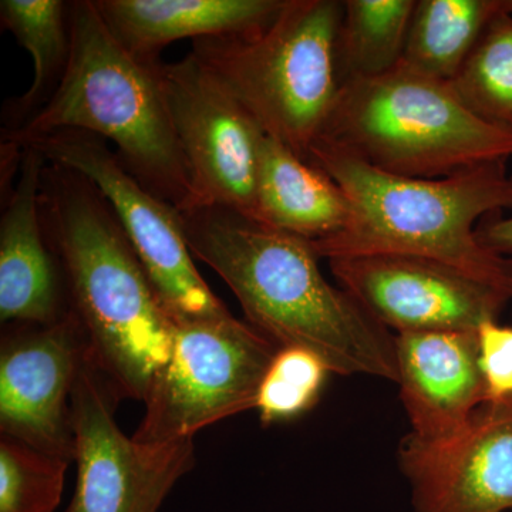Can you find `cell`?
Returning <instances> with one entry per match:
<instances>
[{
	"mask_svg": "<svg viewBox=\"0 0 512 512\" xmlns=\"http://www.w3.org/2000/svg\"><path fill=\"white\" fill-rule=\"evenodd\" d=\"M178 214L191 254L224 279L249 325L276 348L309 350L330 373L397 383L393 333L330 284L311 242L231 208Z\"/></svg>",
	"mask_w": 512,
	"mask_h": 512,
	"instance_id": "obj_1",
	"label": "cell"
},
{
	"mask_svg": "<svg viewBox=\"0 0 512 512\" xmlns=\"http://www.w3.org/2000/svg\"><path fill=\"white\" fill-rule=\"evenodd\" d=\"M40 210L90 357L121 399H146L173 345L174 322L107 198L84 175L47 161Z\"/></svg>",
	"mask_w": 512,
	"mask_h": 512,
	"instance_id": "obj_2",
	"label": "cell"
},
{
	"mask_svg": "<svg viewBox=\"0 0 512 512\" xmlns=\"http://www.w3.org/2000/svg\"><path fill=\"white\" fill-rule=\"evenodd\" d=\"M309 163L348 195L352 218L333 237L311 242L319 258L396 254L433 259L466 272L512 299V259L481 244V218L512 210L507 161L437 180L384 173L319 138Z\"/></svg>",
	"mask_w": 512,
	"mask_h": 512,
	"instance_id": "obj_3",
	"label": "cell"
},
{
	"mask_svg": "<svg viewBox=\"0 0 512 512\" xmlns=\"http://www.w3.org/2000/svg\"><path fill=\"white\" fill-rule=\"evenodd\" d=\"M72 52L49 100L10 131L23 144L57 131L94 134L116 147L124 168L177 211L191 200V181L175 136L158 64L130 55L103 22L93 0L70 2Z\"/></svg>",
	"mask_w": 512,
	"mask_h": 512,
	"instance_id": "obj_4",
	"label": "cell"
},
{
	"mask_svg": "<svg viewBox=\"0 0 512 512\" xmlns=\"http://www.w3.org/2000/svg\"><path fill=\"white\" fill-rule=\"evenodd\" d=\"M343 2L286 0L271 22L192 40L190 55L266 136L309 161L340 90Z\"/></svg>",
	"mask_w": 512,
	"mask_h": 512,
	"instance_id": "obj_5",
	"label": "cell"
},
{
	"mask_svg": "<svg viewBox=\"0 0 512 512\" xmlns=\"http://www.w3.org/2000/svg\"><path fill=\"white\" fill-rule=\"evenodd\" d=\"M319 138L384 173L423 180L512 157V134L474 116L450 84L404 63L340 84Z\"/></svg>",
	"mask_w": 512,
	"mask_h": 512,
	"instance_id": "obj_6",
	"label": "cell"
},
{
	"mask_svg": "<svg viewBox=\"0 0 512 512\" xmlns=\"http://www.w3.org/2000/svg\"><path fill=\"white\" fill-rule=\"evenodd\" d=\"M275 343L234 316L174 322L168 359L151 380L133 439L168 444L255 409Z\"/></svg>",
	"mask_w": 512,
	"mask_h": 512,
	"instance_id": "obj_7",
	"label": "cell"
},
{
	"mask_svg": "<svg viewBox=\"0 0 512 512\" xmlns=\"http://www.w3.org/2000/svg\"><path fill=\"white\" fill-rule=\"evenodd\" d=\"M19 146L37 148L49 163L76 171L99 188L173 322L231 315L192 261L178 211L138 183L103 138L64 130Z\"/></svg>",
	"mask_w": 512,
	"mask_h": 512,
	"instance_id": "obj_8",
	"label": "cell"
},
{
	"mask_svg": "<svg viewBox=\"0 0 512 512\" xmlns=\"http://www.w3.org/2000/svg\"><path fill=\"white\" fill-rule=\"evenodd\" d=\"M120 397L92 357L72 394L77 483L66 512H158L195 464L194 441L138 443L114 420Z\"/></svg>",
	"mask_w": 512,
	"mask_h": 512,
	"instance_id": "obj_9",
	"label": "cell"
},
{
	"mask_svg": "<svg viewBox=\"0 0 512 512\" xmlns=\"http://www.w3.org/2000/svg\"><path fill=\"white\" fill-rule=\"evenodd\" d=\"M158 76L191 181L183 211L231 208L259 221L256 173L264 136L192 55L160 62Z\"/></svg>",
	"mask_w": 512,
	"mask_h": 512,
	"instance_id": "obj_10",
	"label": "cell"
},
{
	"mask_svg": "<svg viewBox=\"0 0 512 512\" xmlns=\"http://www.w3.org/2000/svg\"><path fill=\"white\" fill-rule=\"evenodd\" d=\"M340 288L396 333L478 330L512 299L460 269L412 255L329 259Z\"/></svg>",
	"mask_w": 512,
	"mask_h": 512,
	"instance_id": "obj_11",
	"label": "cell"
},
{
	"mask_svg": "<svg viewBox=\"0 0 512 512\" xmlns=\"http://www.w3.org/2000/svg\"><path fill=\"white\" fill-rule=\"evenodd\" d=\"M0 352V433L72 461V394L89 355L76 313L50 325H19Z\"/></svg>",
	"mask_w": 512,
	"mask_h": 512,
	"instance_id": "obj_12",
	"label": "cell"
},
{
	"mask_svg": "<svg viewBox=\"0 0 512 512\" xmlns=\"http://www.w3.org/2000/svg\"><path fill=\"white\" fill-rule=\"evenodd\" d=\"M399 463L417 512L512 510V397L481 404L466 430L439 446L406 437Z\"/></svg>",
	"mask_w": 512,
	"mask_h": 512,
	"instance_id": "obj_13",
	"label": "cell"
},
{
	"mask_svg": "<svg viewBox=\"0 0 512 512\" xmlns=\"http://www.w3.org/2000/svg\"><path fill=\"white\" fill-rule=\"evenodd\" d=\"M397 383L412 431L407 439L439 446L463 433L487 392L477 330L396 333Z\"/></svg>",
	"mask_w": 512,
	"mask_h": 512,
	"instance_id": "obj_14",
	"label": "cell"
},
{
	"mask_svg": "<svg viewBox=\"0 0 512 512\" xmlns=\"http://www.w3.org/2000/svg\"><path fill=\"white\" fill-rule=\"evenodd\" d=\"M20 147L18 184L9 192L0 220V320L3 325H50L72 306L40 210L47 160L35 147Z\"/></svg>",
	"mask_w": 512,
	"mask_h": 512,
	"instance_id": "obj_15",
	"label": "cell"
},
{
	"mask_svg": "<svg viewBox=\"0 0 512 512\" xmlns=\"http://www.w3.org/2000/svg\"><path fill=\"white\" fill-rule=\"evenodd\" d=\"M286 0H93L107 28L130 55L160 62L183 39L235 35L261 28Z\"/></svg>",
	"mask_w": 512,
	"mask_h": 512,
	"instance_id": "obj_16",
	"label": "cell"
},
{
	"mask_svg": "<svg viewBox=\"0 0 512 512\" xmlns=\"http://www.w3.org/2000/svg\"><path fill=\"white\" fill-rule=\"evenodd\" d=\"M259 221L309 242L348 227L352 205L338 183L275 138L262 136L256 173Z\"/></svg>",
	"mask_w": 512,
	"mask_h": 512,
	"instance_id": "obj_17",
	"label": "cell"
},
{
	"mask_svg": "<svg viewBox=\"0 0 512 512\" xmlns=\"http://www.w3.org/2000/svg\"><path fill=\"white\" fill-rule=\"evenodd\" d=\"M505 0H419L402 63L450 83Z\"/></svg>",
	"mask_w": 512,
	"mask_h": 512,
	"instance_id": "obj_18",
	"label": "cell"
},
{
	"mask_svg": "<svg viewBox=\"0 0 512 512\" xmlns=\"http://www.w3.org/2000/svg\"><path fill=\"white\" fill-rule=\"evenodd\" d=\"M416 0H345L336 59L340 83L376 77L402 63Z\"/></svg>",
	"mask_w": 512,
	"mask_h": 512,
	"instance_id": "obj_19",
	"label": "cell"
},
{
	"mask_svg": "<svg viewBox=\"0 0 512 512\" xmlns=\"http://www.w3.org/2000/svg\"><path fill=\"white\" fill-rule=\"evenodd\" d=\"M2 28L15 36L33 57L35 76L28 92L16 103L15 114L30 119L62 82L70 52V3L62 0H2Z\"/></svg>",
	"mask_w": 512,
	"mask_h": 512,
	"instance_id": "obj_20",
	"label": "cell"
},
{
	"mask_svg": "<svg viewBox=\"0 0 512 512\" xmlns=\"http://www.w3.org/2000/svg\"><path fill=\"white\" fill-rule=\"evenodd\" d=\"M448 84L474 116L512 134V13L507 0Z\"/></svg>",
	"mask_w": 512,
	"mask_h": 512,
	"instance_id": "obj_21",
	"label": "cell"
},
{
	"mask_svg": "<svg viewBox=\"0 0 512 512\" xmlns=\"http://www.w3.org/2000/svg\"><path fill=\"white\" fill-rule=\"evenodd\" d=\"M70 461L0 437V512H55Z\"/></svg>",
	"mask_w": 512,
	"mask_h": 512,
	"instance_id": "obj_22",
	"label": "cell"
},
{
	"mask_svg": "<svg viewBox=\"0 0 512 512\" xmlns=\"http://www.w3.org/2000/svg\"><path fill=\"white\" fill-rule=\"evenodd\" d=\"M329 373V367L309 350H276L256 394L259 419L269 426L308 412L318 402Z\"/></svg>",
	"mask_w": 512,
	"mask_h": 512,
	"instance_id": "obj_23",
	"label": "cell"
},
{
	"mask_svg": "<svg viewBox=\"0 0 512 512\" xmlns=\"http://www.w3.org/2000/svg\"><path fill=\"white\" fill-rule=\"evenodd\" d=\"M477 335L487 402L512 397V326L490 320L478 328Z\"/></svg>",
	"mask_w": 512,
	"mask_h": 512,
	"instance_id": "obj_24",
	"label": "cell"
},
{
	"mask_svg": "<svg viewBox=\"0 0 512 512\" xmlns=\"http://www.w3.org/2000/svg\"><path fill=\"white\" fill-rule=\"evenodd\" d=\"M477 235L481 244L491 251L505 256L512 254V215L508 218L491 215L477 228Z\"/></svg>",
	"mask_w": 512,
	"mask_h": 512,
	"instance_id": "obj_25",
	"label": "cell"
},
{
	"mask_svg": "<svg viewBox=\"0 0 512 512\" xmlns=\"http://www.w3.org/2000/svg\"><path fill=\"white\" fill-rule=\"evenodd\" d=\"M507 9L508 12L512 13V0H507Z\"/></svg>",
	"mask_w": 512,
	"mask_h": 512,
	"instance_id": "obj_26",
	"label": "cell"
}]
</instances>
